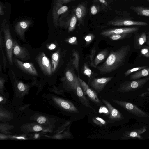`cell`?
Returning <instances> with one entry per match:
<instances>
[{
    "label": "cell",
    "instance_id": "33",
    "mask_svg": "<svg viewBox=\"0 0 149 149\" xmlns=\"http://www.w3.org/2000/svg\"><path fill=\"white\" fill-rule=\"evenodd\" d=\"M140 52L142 55L146 58H149V47L143 45L141 48Z\"/></svg>",
    "mask_w": 149,
    "mask_h": 149
},
{
    "label": "cell",
    "instance_id": "46",
    "mask_svg": "<svg viewBox=\"0 0 149 149\" xmlns=\"http://www.w3.org/2000/svg\"><path fill=\"white\" fill-rule=\"evenodd\" d=\"M63 1H68V0H62Z\"/></svg>",
    "mask_w": 149,
    "mask_h": 149
},
{
    "label": "cell",
    "instance_id": "9",
    "mask_svg": "<svg viewBox=\"0 0 149 149\" xmlns=\"http://www.w3.org/2000/svg\"><path fill=\"white\" fill-rule=\"evenodd\" d=\"M101 100L108 109L109 113V118L111 123L124 119L122 114L113 107L108 101L104 98H102Z\"/></svg>",
    "mask_w": 149,
    "mask_h": 149
},
{
    "label": "cell",
    "instance_id": "20",
    "mask_svg": "<svg viewBox=\"0 0 149 149\" xmlns=\"http://www.w3.org/2000/svg\"><path fill=\"white\" fill-rule=\"evenodd\" d=\"M148 76H149V67H147L134 72L130 76V78L131 80H136Z\"/></svg>",
    "mask_w": 149,
    "mask_h": 149
},
{
    "label": "cell",
    "instance_id": "19",
    "mask_svg": "<svg viewBox=\"0 0 149 149\" xmlns=\"http://www.w3.org/2000/svg\"><path fill=\"white\" fill-rule=\"evenodd\" d=\"M147 42V36L145 32L135 36L134 47L136 49L141 48Z\"/></svg>",
    "mask_w": 149,
    "mask_h": 149
},
{
    "label": "cell",
    "instance_id": "1",
    "mask_svg": "<svg viewBox=\"0 0 149 149\" xmlns=\"http://www.w3.org/2000/svg\"><path fill=\"white\" fill-rule=\"evenodd\" d=\"M130 50V46L127 45L115 51H111L105 62L102 65L97 67L100 74L109 73L123 66Z\"/></svg>",
    "mask_w": 149,
    "mask_h": 149
},
{
    "label": "cell",
    "instance_id": "11",
    "mask_svg": "<svg viewBox=\"0 0 149 149\" xmlns=\"http://www.w3.org/2000/svg\"><path fill=\"white\" fill-rule=\"evenodd\" d=\"M113 78L112 77L95 78L91 81L90 85L97 93H100L107 84Z\"/></svg>",
    "mask_w": 149,
    "mask_h": 149
},
{
    "label": "cell",
    "instance_id": "23",
    "mask_svg": "<svg viewBox=\"0 0 149 149\" xmlns=\"http://www.w3.org/2000/svg\"><path fill=\"white\" fill-rule=\"evenodd\" d=\"M108 51L107 49H104L100 51L95 57L94 59V63L97 66L103 61L107 56Z\"/></svg>",
    "mask_w": 149,
    "mask_h": 149
},
{
    "label": "cell",
    "instance_id": "27",
    "mask_svg": "<svg viewBox=\"0 0 149 149\" xmlns=\"http://www.w3.org/2000/svg\"><path fill=\"white\" fill-rule=\"evenodd\" d=\"M92 121L94 123L100 127L105 126L108 123H111L109 120L107 121L102 118L98 117H95L93 118Z\"/></svg>",
    "mask_w": 149,
    "mask_h": 149
},
{
    "label": "cell",
    "instance_id": "40",
    "mask_svg": "<svg viewBox=\"0 0 149 149\" xmlns=\"http://www.w3.org/2000/svg\"><path fill=\"white\" fill-rule=\"evenodd\" d=\"M56 47V45L54 44H51L48 47V49L50 50H52L54 49Z\"/></svg>",
    "mask_w": 149,
    "mask_h": 149
},
{
    "label": "cell",
    "instance_id": "26",
    "mask_svg": "<svg viewBox=\"0 0 149 149\" xmlns=\"http://www.w3.org/2000/svg\"><path fill=\"white\" fill-rule=\"evenodd\" d=\"M75 11L77 18L79 20H80L85 14V7L82 5H80L76 8Z\"/></svg>",
    "mask_w": 149,
    "mask_h": 149
},
{
    "label": "cell",
    "instance_id": "24",
    "mask_svg": "<svg viewBox=\"0 0 149 149\" xmlns=\"http://www.w3.org/2000/svg\"><path fill=\"white\" fill-rule=\"evenodd\" d=\"M72 57L73 58L71 60V61L78 74V77H79V54L77 51L74 49L72 50Z\"/></svg>",
    "mask_w": 149,
    "mask_h": 149
},
{
    "label": "cell",
    "instance_id": "21",
    "mask_svg": "<svg viewBox=\"0 0 149 149\" xmlns=\"http://www.w3.org/2000/svg\"><path fill=\"white\" fill-rule=\"evenodd\" d=\"M129 8L137 15L149 17V8L142 6H130Z\"/></svg>",
    "mask_w": 149,
    "mask_h": 149
},
{
    "label": "cell",
    "instance_id": "41",
    "mask_svg": "<svg viewBox=\"0 0 149 149\" xmlns=\"http://www.w3.org/2000/svg\"><path fill=\"white\" fill-rule=\"evenodd\" d=\"M99 1L101 3L104 4L106 6H107V3L105 0H99Z\"/></svg>",
    "mask_w": 149,
    "mask_h": 149
},
{
    "label": "cell",
    "instance_id": "2",
    "mask_svg": "<svg viewBox=\"0 0 149 149\" xmlns=\"http://www.w3.org/2000/svg\"><path fill=\"white\" fill-rule=\"evenodd\" d=\"M5 23L3 24L2 28L4 33L3 44L9 63L10 65H13L12 48L13 40L12 39L8 25Z\"/></svg>",
    "mask_w": 149,
    "mask_h": 149
},
{
    "label": "cell",
    "instance_id": "36",
    "mask_svg": "<svg viewBox=\"0 0 149 149\" xmlns=\"http://www.w3.org/2000/svg\"><path fill=\"white\" fill-rule=\"evenodd\" d=\"M17 86L18 90L21 91H24L26 89V86L21 81L18 82Z\"/></svg>",
    "mask_w": 149,
    "mask_h": 149
},
{
    "label": "cell",
    "instance_id": "45",
    "mask_svg": "<svg viewBox=\"0 0 149 149\" xmlns=\"http://www.w3.org/2000/svg\"><path fill=\"white\" fill-rule=\"evenodd\" d=\"M147 90H148V91H149V87L148 88Z\"/></svg>",
    "mask_w": 149,
    "mask_h": 149
},
{
    "label": "cell",
    "instance_id": "7",
    "mask_svg": "<svg viewBox=\"0 0 149 149\" xmlns=\"http://www.w3.org/2000/svg\"><path fill=\"white\" fill-rule=\"evenodd\" d=\"M12 53L15 58L23 61L30 58V55L27 49L20 46L15 39L13 40Z\"/></svg>",
    "mask_w": 149,
    "mask_h": 149
},
{
    "label": "cell",
    "instance_id": "5",
    "mask_svg": "<svg viewBox=\"0 0 149 149\" xmlns=\"http://www.w3.org/2000/svg\"><path fill=\"white\" fill-rule=\"evenodd\" d=\"M36 60L45 74L51 76L52 73V65L49 59L43 52L39 53L36 56Z\"/></svg>",
    "mask_w": 149,
    "mask_h": 149
},
{
    "label": "cell",
    "instance_id": "8",
    "mask_svg": "<svg viewBox=\"0 0 149 149\" xmlns=\"http://www.w3.org/2000/svg\"><path fill=\"white\" fill-rule=\"evenodd\" d=\"M77 77L72 70L68 69L66 71L65 76L62 78V81L67 90L74 91Z\"/></svg>",
    "mask_w": 149,
    "mask_h": 149
},
{
    "label": "cell",
    "instance_id": "44",
    "mask_svg": "<svg viewBox=\"0 0 149 149\" xmlns=\"http://www.w3.org/2000/svg\"><path fill=\"white\" fill-rule=\"evenodd\" d=\"M3 100V98L1 96H0V102L2 101Z\"/></svg>",
    "mask_w": 149,
    "mask_h": 149
},
{
    "label": "cell",
    "instance_id": "32",
    "mask_svg": "<svg viewBox=\"0 0 149 149\" xmlns=\"http://www.w3.org/2000/svg\"><path fill=\"white\" fill-rule=\"evenodd\" d=\"M83 73L86 75L89 78H90L92 74V71L88 66L86 63L84 64L83 68Z\"/></svg>",
    "mask_w": 149,
    "mask_h": 149
},
{
    "label": "cell",
    "instance_id": "10",
    "mask_svg": "<svg viewBox=\"0 0 149 149\" xmlns=\"http://www.w3.org/2000/svg\"><path fill=\"white\" fill-rule=\"evenodd\" d=\"M78 99L85 106L92 109L95 113H97L95 110L90 105L89 100L84 93L81 87L78 77L76 80L75 88L74 91Z\"/></svg>",
    "mask_w": 149,
    "mask_h": 149
},
{
    "label": "cell",
    "instance_id": "18",
    "mask_svg": "<svg viewBox=\"0 0 149 149\" xmlns=\"http://www.w3.org/2000/svg\"><path fill=\"white\" fill-rule=\"evenodd\" d=\"M31 24L29 21H22L18 22L15 26V31L22 40L24 39V33Z\"/></svg>",
    "mask_w": 149,
    "mask_h": 149
},
{
    "label": "cell",
    "instance_id": "30",
    "mask_svg": "<svg viewBox=\"0 0 149 149\" xmlns=\"http://www.w3.org/2000/svg\"><path fill=\"white\" fill-rule=\"evenodd\" d=\"M147 67H148V66H142L138 67L135 68H132L131 69H130L127 70L124 73L125 74V77H126L128 76L129 75L132 73L133 72H135L139 70L142 69H143L146 68Z\"/></svg>",
    "mask_w": 149,
    "mask_h": 149
},
{
    "label": "cell",
    "instance_id": "4",
    "mask_svg": "<svg viewBox=\"0 0 149 149\" xmlns=\"http://www.w3.org/2000/svg\"><path fill=\"white\" fill-rule=\"evenodd\" d=\"M112 100L114 103L132 114L141 118L149 117V116L145 112L132 103L114 99Z\"/></svg>",
    "mask_w": 149,
    "mask_h": 149
},
{
    "label": "cell",
    "instance_id": "22",
    "mask_svg": "<svg viewBox=\"0 0 149 149\" xmlns=\"http://www.w3.org/2000/svg\"><path fill=\"white\" fill-rule=\"evenodd\" d=\"M60 55V50L58 49L53 53L52 56L51 65L52 73L56 70L58 66Z\"/></svg>",
    "mask_w": 149,
    "mask_h": 149
},
{
    "label": "cell",
    "instance_id": "12",
    "mask_svg": "<svg viewBox=\"0 0 149 149\" xmlns=\"http://www.w3.org/2000/svg\"><path fill=\"white\" fill-rule=\"evenodd\" d=\"M138 30L139 28L137 27L110 29L102 31L100 35L104 37H108L114 34L132 33L137 31Z\"/></svg>",
    "mask_w": 149,
    "mask_h": 149
},
{
    "label": "cell",
    "instance_id": "3",
    "mask_svg": "<svg viewBox=\"0 0 149 149\" xmlns=\"http://www.w3.org/2000/svg\"><path fill=\"white\" fill-rule=\"evenodd\" d=\"M149 81L148 77L134 81H125L120 85L117 90L122 93L134 91L143 87Z\"/></svg>",
    "mask_w": 149,
    "mask_h": 149
},
{
    "label": "cell",
    "instance_id": "25",
    "mask_svg": "<svg viewBox=\"0 0 149 149\" xmlns=\"http://www.w3.org/2000/svg\"><path fill=\"white\" fill-rule=\"evenodd\" d=\"M132 33H128L122 34H114L111 35L108 37L113 40H116L123 39L131 37Z\"/></svg>",
    "mask_w": 149,
    "mask_h": 149
},
{
    "label": "cell",
    "instance_id": "31",
    "mask_svg": "<svg viewBox=\"0 0 149 149\" xmlns=\"http://www.w3.org/2000/svg\"><path fill=\"white\" fill-rule=\"evenodd\" d=\"M96 51L95 49H93L91 52L90 55L89 56L90 63V65L91 66L94 68H96L97 66H96L94 63V57L95 53Z\"/></svg>",
    "mask_w": 149,
    "mask_h": 149
},
{
    "label": "cell",
    "instance_id": "13",
    "mask_svg": "<svg viewBox=\"0 0 149 149\" xmlns=\"http://www.w3.org/2000/svg\"><path fill=\"white\" fill-rule=\"evenodd\" d=\"M55 102L62 109L70 113H77L79 112V110L71 102L62 98L55 97Z\"/></svg>",
    "mask_w": 149,
    "mask_h": 149
},
{
    "label": "cell",
    "instance_id": "47",
    "mask_svg": "<svg viewBox=\"0 0 149 149\" xmlns=\"http://www.w3.org/2000/svg\"><path fill=\"white\" fill-rule=\"evenodd\" d=\"M148 0V1H149V0Z\"/></svg>",
    "mask_w": 149,
    "mask_h": 149
},
{
    "label": "cell",
    "instance_id": "35",
    "mask_svg": "<svg viewBox=\"0 0 149 149\" xmlns=\"http://www.w3.org/2000/svg\"><path fill=\"white\" fill-rule=\"evenodd\" d=\"M65 41L68 43L72 45H77L78 44L77 38L75 36L66 39Z\"/></svg>",
    "mask_w": 149,
    "mask_h": 149
},
{
    "label": "cell",
    "instance_id": "15",
    "mask_svg": "<svg viewBox=\"0 0 149 149\" xmlns=\"http://www.w3.org/2000/svg\"><path fill=\"white\" fill-rule=\"evenodd\" d=\"M146 129V127L144 126L141 128L125 131L123 134V137L122 138V139H129L131 138L143 139L144 137L142 136L141 134L147 131Z\"/></svg>",
    "mask_w": 149,
    "mask_h": 149
},
{
    "label": "cell",
    "instance_id": "39",
    "mask_svg": "<svg viewBox=\"0 0 149 149\" xmlns=\"http://www.w3.org/2000/svg\"><path fill=\"white\" fill-rule=\"evenodd\" d=\"M42 129V127L38 125H35L33 127V130L36 132L41 131Z\"/></svg>",
    "mask_w": 149,
    "mask_h": 149
},
{
    "label": "cell",
    "instance_id": "34",
    "mask_svg": "<svg viewBox=\"0 0 149 149\" xmlns=\"http://www.w3.org/2000/svg\"><path fill=\"white\" fill-rule=\"evenodd\" d=\"M95 37V35L92 33H89L85 36L84 39L86 42V45H89L93 40Z\"/></svg>",
    "mask_w": 149,
    "mask_h": 149
},
{
    "label": "cell",
    "instance_id": "6",
    "mask_svg": "<svg viewBox=\"0 0 149 149\" xmlns=\"http://www.w3.org/2000/svg\"><path fill=\"white\" fill-rule=\"evenodd\" d=\"M77 77L83 92L85 95L87 96L90 100L98 106L101 105L102 102L98 98L96 92L91 88L86 82L79 77Z\"/></svg>",
    "mask_w": 149,
    "mask_h": 149
},
{
    "label": "cell",
    "instance_id": "43",
    "mask_svg": "<svg viewBox=\"0 0 149 149\" xmlns=\"http://www.w3.org/2000/svg\"><path fill=\"white\" fill-rule=\"evenodd\" d=\"M147 94H149V91H148V92H147L143 93L140 96H143L144 95V94L146 95Z\"/></svg>",
    "mask_w": 149,
    "mask_h": 149
},
{
    "label": "cell",
    "instance_id": "38",
    "mask_svg": "<svg viewBox=\"0 0 149 149\" xmlns=\"http://www.w3.org/2000/svg\"><path fill=\"white\" fill-rule=\"evenodd\" d=\"M91 14L93 15H95L97 12V8L94 6H93L91 7Z\"/></svg>",
    "mask_w": 149,
    "mask_h": 149
},
{
    "label": "cell",
    "instance_id": "37",
    "mask_svg": "<svg viewBox=\"0 0 149 149\" xmlns=\"http://www.w3.org/2000/svg\"><path fill=\"white\" fill-rule=\"evenodd\" d=\"M46 118L45 117L41 116L37 118V121L40 124H43L46 122Z\"/></svg>",
    "mask_w": 149,
    "mask_h": 149
},
{
    "label": "cell",
    "instance_id": "14",
    "mask_svg": "<svg viewBox=\"0 0 149 149\" xmlns=\"http://www.w3.org/2000/svg\"><path fill=\"white\" fill-rule=\"evenodd\" d=\"M14 62L19 68L29 74L37 76L38 74L33 64L31 63L24 62L17 58H15Z\"/></svg>",
    "mask_w": 149,
    "mask_h": 149
},
{
    "label": "cell",
    "instance_id": "28",
    "mask_svg": "<svg viewBox=\"0 0 149 149\" xmlns=\"http://www.w3.org/2000/svg\"><path fill=\"white\" fill-rule=\"evenodd\" d=\"M3 37L1 34V32L0 33V48L1 51L2 53L3 60V63L4 69H6V67L7 65V59L4 55L3 51Z\"/></svg>",
    "mask_w": 149,
    "mask_h": 149
},
{
    "label": "cell",
    "instance_id": "17",
    "mask_svg": "<svg viewBox=\"0 0 149 149\" xmlns=\"http://www.w3.org/2000/svg\"><path fill=\"white\" fill-rule=\"evenodd\" d=\"M110 24L114 26L132 25L145 26L148 25V23L145 22L134 21L128 19L116 20L110 22Z\"/></svg>",
    "mask_w": 149,
    "mask_h": 149
},
{
    "label": "cell",
    "instance_id": "42",
    "mask_svg": "<svg viewBox=\"0 0 149 149\" xmlns=\"http://www.w3.org/2000/svg\"><path fill=\"white\" fill-rule=\"evenodd\" d=\"M147 45L149 46V33L147 37Z\"/></svg>",
    "mask_w": 149,
    "mask_h": 149
},
{
    "label": "cell",
    "instance_id": "16",
    "mask_svg": "<svg viewBox=\"0 0 149 149\" xmlns=\"http://www.w3.org/2000/svg\"><path fill=\"white\" fill-rule=\"evenodd\" d=\"M68 7L66 6H63L61 4L56 3L53 8L52 16L53 22L55 26L56 27L58 25V18L61 15L67 11Z\"/></svg>",
    "mask_w": 149,
    "mask_h": 149
},
{
    "label": "cell",
    "instance_id": "29",
    "mask_svg": "<svg viewBox=\"0 0 149 149\" xmlns=\"http://www.w3.org/2000/svg\"><path fill=\"white\" fill-rule=\"evenodd\" d=\"M77 22L76 16L74 15L71 17L70 22L68 29L69 33L73 31L75 28Z\"/></svg>",
    "mask_w": 149,
    "mask_h": 149
}]
</instances>
